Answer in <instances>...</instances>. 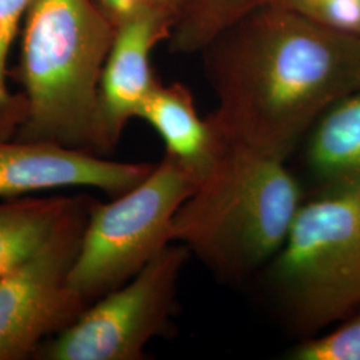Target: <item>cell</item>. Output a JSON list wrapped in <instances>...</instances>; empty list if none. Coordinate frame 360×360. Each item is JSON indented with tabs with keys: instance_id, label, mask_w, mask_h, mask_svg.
<instances>
[{
	"instance_id": "8fae6325",
	"label": "cell",
	"mask_w": 360,
	"mask_h": 360,
	"mask_svg": "<svg viewBox=\"0 0 360 360\" xmlns=\"http://www.w3.org/2000/svg\"><path fill=\"white\" fill-rule=\"evenodd\" d=\"M306 142V160L319 186L360 181V87L319 116Z\"/></svg>"
},
{
	"instance_id": "ba28073f",
	"label": "cell",
	"mask_w": 360,
	"mask_h": 360,
	"mask_svg": "<svg viewBox=\"0 0 360 360\" xmlns=\"http://www.w3.org/2000/svg\"><path fill=\"white\" fill-rule=\"evenodd\" d=\"M156 163H124L49 142L0 139V198L92 187L112 198L146 179Z\"/></svg>"
},
{
	"instance_id": "6da1fadb",
	"label": "cell",
	"mask_w": 360,
	"mask_h": 360,
	"mask_svg": "<svg viewBox=\"0 0 360 360\" xmlns=\"http://www.w3.org/2000/svg\"><path fill=\"white\" fill-rule=\"evenodd\" d=\"M219 135L287 160L319 116L360 87V39L267 1L202 50Z\"/></svg>"
},
{
	"instance_id": "7c38bea8",
	"label": "cell",
	"mask_w": 360,
	"mask_h": 360,
	"mask_svg": "<svg viewBox=\"0 0 360 360\" xmlns=\"http://www.w3.org/2000/svg\"><path fill=\"white\" fill-rule=\"evenodd\" d=\"M77 196L15 198L0 203V276L44 245Z\"/></svg>"
},
{
	"instance_id": "277c9868",
	"label": "cell",
	"mask_w": 360,
	"mask_h": 360,
	"mask_svg": "<svg viewBox=\"0 0 360 360\" xmlns=\"http://www.w3.org/2000/svg\"><path fill=\"white\" fill-rule=\"evenodd\" d=\"M271 263L272 284L300 330L319 331L360 309V181L319 186L303 199Z\"/></svg>"
},
{
	"instance_id": "5bb4252c",
	"label": "cell",
	"mask_w": 360,
	"mask_h": 360,
	"mask_svg": "<svg viewBox=\"0 0 360 360\" xmlns=\"http://www.w3.org/2000/svg\"><path fill=\"white\" fill-rule=\"evenodd\" d=\"M330 334L314 336L290 352L294 360H360V309Z\"/></svg>"
},
{
	"instance_id": "30bf717a",
	"label": "cell",
	"mask_w": 360,
	"mask_h": 360,
	"mask_svg": "<svg viewBox=\"0 0 360 360\" xmlns=\"http://www.w3.org/2000/svg\"><path fill=\"white\" fill-rule=\"evenodd\" d=\"M138 117L159 134L166 156L187 171L196 184L206 176L223 147V138L208 117H200L193 94L184 84L159 82Z\"/></svg>"
},
{
	"instance_id": "9c48e42d",
	"label": "cell",
	"mask_w": 360,
	"mask_h": 360,
	"mask_svg": "<svg viewBox=\"0 0 360 360\" xmlns=\"http://www.w3.org/2000/svg\"><path fill=\"white\" fill-rule=\"evenodd\" d=\"M172 30L171 20L154 13H141L116 26L99 83L101 123L110 150L159 84L151 53L159 41L168 40Z\"/></svg>"
},
{
	"instance_id": "3957f363",
	"label": "cell",
	"mask_w": 360,
	"mask_h": 360,
	"mask_svg": "<svg viewBox=\"0 0 360 360\" xmlns=\"http://www.w3.org/2000/svg\"><path fill=\"white\" fill-rule=\"evenodd\" d=\"M302 202L285 160L223 139L214 166L175 215L172 242L239 281L278 255Z\"/></svg>"
},
{
	"instance_id": "5b68a950",
	"label": "cell",
	"mask_w": 360,
	"mask_h": 360,
	"mask_svg": "<svg viewBox=\"0 0 360 360\" xmlns=\"http://www.w3.org/2000/svg\"><path fill=\"white\" fill-rule=\"evenodd\" d=\"M196 187L193 176L165 156L127 193L102 203L92 199L70 287L86 304L131 281L167 245L180 206Z\"/></svg>"
},
{
	"instance_id": "7a4b0ae2",
	"label": "cell",
	"mask_w": 360,
	"mask_h": 360,
	"mask_svg": "<svg viewBox=\"0 0 360 360\" xmlns=\"http://www.w3.org/2000/svg\"><path fill=\"white\" fill-rule=\"evenodd\" d=\"M116 27L95 0H34L13 77L26 98L15 139L110 153L99 83Z\"/></svg>"
},
{
	"instance_id": "8992f818",
	"label": "cell",
	"mask_w": 360,
	"mask_h": 360,
	"mask_svg": "<svg viewBox=\"0 0 360 360\" xmlns=\"http://www.w3.org/2000/svg\"><path fill=\"white\" fill-rule=\"evenodd\" d=\"M190 254L186 245H167L127 283L46 340L32 359H143L147 345L169 330L180 272Z\"/></svg>"
},
{
	"instance_id": "2e32d148",
	"label": "cell",
	"mask_w": 360,
	"mask_h": 360,
	"mask_svg": "<svg viewBox=\"0 0 360 360\" xmlns=\"http://www.w3.org/2000/svg\"><path fill=\"white\" fill-rule=\"evenodd\" d=\"M195 0H95L114 26L141 13L163 16L175 25Z\"/></svg>"
},
{
	"instance_id": "4fadbf2b",
	"label": "cell",
	"mask_w": 360,
	"mask_h": 360,
	"mask_svg": "<svg viewBox=\"0 0 360 360\" xmlns=\"http://www.w3.org/2000/svg\"><path fill=\"white\" fill-rule=\"evenodd\" d=\"M34 0H0V139H13L26 119L23 94L7 87V58Z\"/></svg>"
},
{
	"instance_id": "9a60e30c",
	"label": "cell",
	"mask_w": 360,
	"mask_h": 360,
	"mask_svg": "<svg viewBox=\"0 0 360 360\" xmlns=\"http://www.w3.org/2000/svg\"><path fill=\"white\" fill-rule=\"evenodd\" d=\"M342 35L360 39V0H270Z\"/></svg>"
},
{
	"instance_id": "52a82bcc",
	"label": "cell",
	"mask_w": 360,
	"mask_h": 360,
	"mask_svg": "<svg viewBox=\"0 0 360 360\" xmlns=\"http://www.w3.org/2000/svg\"><path fill=\"white\" fill-rule=\"evenodd\" d=\"M91 196L75 205L38 251L0 276V360L32 359L89 307L70 287V272L87 224Z\"/></svg>"
}]
</instances>
